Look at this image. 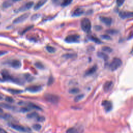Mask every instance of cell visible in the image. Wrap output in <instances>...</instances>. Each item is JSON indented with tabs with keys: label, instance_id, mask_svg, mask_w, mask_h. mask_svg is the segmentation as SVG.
Returning <instances> with one entry per match:
<instances>
[{
	"label": "cell",
	"instance_id": "6da1fadb",
	"mask_svg": "<svg viewBox=\"0 0 133 133\" xmlns=\"http://www.w3.org/2000/svg\"><path fill=\"white\" fill-rule=\"evenodd\" d=\"M81 26L83 31L86 33H89L91 31L92 26L91 21L89 19L84 18L82 19L81 21Z\"/></svg>",
	"mask_w": 133,
	"mask_h": 133
},
{
	"label": "cell",
	"instance_id": "7a4b0ae2",
	"mask_svg": "<svg viewBox=\"0 0 133 133\" xmlns=\"http://www.w3.org/2000/svg\"><path fill=\"white\" fill-rule=\"evenodd\" d=\"M122 65V61L120 59L115 58L113 59L112 62L110 64V70L111 71H115L117 70L120 67V66Z\"/></svg>",
	"mask_w": 133,
	"mask_h": 133
},
{
	"label": "cell",
	"instance_id": "3957f363",
	"mask_svg": "<svg viewBox=\"0 0 133 133\" xmlns=\"http://www.w3.org/2000/svg\"><path fill=\"white\" fill-rule=\"evenodd\" d=\"M9 126H11L13 129H15L17 131L21 132H31V129L29 128L23 126L22 125L16 124L15 123H9Z\"/></svg>",
	"mask_w": 133,
	"mask_h": 133
},
{
	"label": "cell",
	"instance_id": "277c9868",
	"mask_svg": "<svg viewBox=\"0 0 133 133\" xmlns=\"http://www.w3.org/2000/svg\"><path fill=\"white\" fill-rule=\"evenodd\" d=\"M44 98L47 101L53 104H56L58 103L59 97L54 94H46L44 95Z\"/></svg>",
	"mask_w": 133,
	"mask_h": 133
},
{
	"label": "cell",
	"instance_id": "5b68a950",
	"mask_svg": "<svg viewBox=\"0 0 133 133\" xmlns=\"http://www.w3.org/2000/svg\"><path fill=\"white\" fill-rule=\"evenodd\" d=\"M80 36L77 34L69 35L66 37L65 39V41L68 43H78L79 42Z\"/></svg>",
	"mask_w": 133,
	"mask_h": 133
},
{
	"label": "cell",
	"instance_id": "8992f818",
	"mask_svg": "<svg viewBox=\"0 0 133 133\" xmlns=\"http://www.w3.org/2000/svg\"><path fill=\"white\" fill-rule=\"evenodd\" d=\"M29 13H26L23 14V15L19 16L18 17L15 19L13 21V23L17 24V23H19L22 22L23 21H24L25 20L27 19L28 18V17H29Z\"/></svg>",
	"mask_w": 133,
	"mask_h": 133
},
{
	"label": "cell",
	"instance_id": "52a82bcc",
	"mask_svg": "<svg viewBox=\"0 0 133 133\" xmlns=\"http://www.w3.org/2000/svg\"><path fill=\"white\" fill-rule=\"evenodd\" d=\"M84 129L80 126H74L69 129L66 131V133H83Z\"/></svg>",
	"mask_w": 133,
	"mask_h": 133
},
{
	"label": "cell",
	"instance_id": "ba28073f",
	"mask_svg": "<svg viewBox=\"0 0 133 133\" xmlns=\"http://www.w3.org/2000/svg\"><path fill=\"white\" fill-rule=\"evenodd\" d=\"M102 105L107 112H109L112 108V104L111 102L108 100H104L102 103Z\"/></svg>",
	"mask_w": 133,
	"mask_h": 133
},
{
	"label": "cell",
	"instance_id": "9c48e42d",
	"mask_svg": "<svg viewBox=\"0 0 133 133\" xmlns=\"http://www.w3.org/2000/svg\"><path fill=\"white\" fill-rule=\"evenodd\" d=\"M99 19L102 22H103L104 24H105L107 26H110L112 22V18L108 17H103L101 16L99 17Z\"/></svg>",
	"mask_w": 133,
	"mask_h": 133
},
{
	"label": "cell",
	"instance_id": "30bf717a",
	"mask_svg": "<svg viewBox=\"0 0 133 133\" xmlns=\"http://www.w3.org/2000/svg\"><path fill=\"white\" fill-rule=\"evenodd\" d=\"M26 89L30 92H36L41 91L42 89V87L40 85H32V86L28 87Z\"/></svg>",
	"mask_w": 133,
	"mask_h": 133
},
{
	"label": "cell",
	"instance_id": "8fae6325",
	"mask_svg": "<svg viewBox=\"0 0 133 133\" xmlns=\"http://www.w3.org/2000/svg\"><path fill=\"white\" fill-rule=\"evenodd\" d=\"M119 16L122 19H126L132 18L133 13L130 11H121L119 13Z\"/></svg>",
	"mask_w": 133,
	"mask_h": 133
},
{
	"label": "cell",
	"instance_id": "7c38bea8",
	"mask_svg": "<svg viewBox=\"0 0 133 133\" xmlns=\"http://www.w3.org/2000/svg\"><path fill=\"white\" fill-rule=\"evenodd\" d=\"M33 2H29L25 4L24 5H23L22 7L18 9V11H23L28 10V9H30L32 7L33 5Z\"/></svg>",
	"mask_w": 133,
	"mask_h": 133
},
{
	"label": "cell",
	"instance_id": "4fadbf2b",
	"mask_svg": "<svg viewBox=\"0 0 133 133\" xmlns=\"http://www.w3.org/2000/svg\"><path fill=\"white\" fill-rule=\"evenodd\" d=\"M84 13V10L82 8H77L73 11L72 15L74 17H78L81 16Z\"/></svg>",
	"mask_w": 133,
	"mask_h": 133
},
{
	"label": "cell",
	"instance_id": "5bb4252c",
	"mask_svg": "<svg viewBox=\"0 0 133 133\" xmlns=\"http://www.w3.org/2000/svg\"><path fill=\"white\" fill-rule=\"evenodd\" d=\"M113 86V82L111 81L106 82L103 85V89L104 91L108 92L112 89Z\"/></svg>",
	"mask_w": 133,
	"mask_h": 133
},
{
	"label": "cell",
	"instance_id": "9a60e30c",
	"mask_svg": "<svg viewBox=\"0 0 133 133\" xmlns=\"http://www.w3.org/2000/svg\"><path fill=\"white\" fill-rule=\"evenodd\" d=\"M97 69V66L96 65H95L92 66V68L89 69V70H87L86 72H85V75L89 76L93 74L94 73L96 72Z\"/></svg>",
	"mask_w": 133,
	"mask_h": 133
},
{
	"label": "cell",
	"instance_id": "2e32d148",
	"mask_svg": "<svg viewBox=\"0 0 133 133\" xmlns=\"http://www.w3.org/2000/svg\"><path fill=\"white\" fill-rule=\"evenodd\" d=\"M47 1V0H40L38 1L37 3L35 4V5L34 7V10H37L42 7L45 4Z\"/></svg>",
	"mask_w": 133,
	"mask_h": 133
},
{
	"label": "cell",
	"instance_id": "e0dca14e",
	"mask_svg": "<svg viewBox=\"0 0 133 133\" xmlns=\"http://www.w3.org/2000/svg\"><path fill=\"white\" fill-rule=\"evenodd\" d=\"M24 104H26V106H27L28 108H30V109H35V110H42V109L40 107L37 106L36 104H35L33 103H25Z\"/></svg>",
	"mask_w": 133,
	"mask_h": 133
},
{
	"label": "cell",
	"instance_id": "ac0fdd59",
	"mask_svg": "<svg viewBox=\"0 0 133 133\" xmlns=\"http://www.w3.org/2000/svg\"><path fill=\"white\" fill-rule=\"evenodd\" d=\"M11 66L15 69H19L21 67V63L20 61L18 60H14L11 62Z\"/></svg>",
	"mask_w": 133,
	"mask_h": 133
},
{
	"label": "cell",
	"instance_id": "d6986e66",
	"mask_svg": "<svg viewBox=\"0 0 133 133\" xmlns=\"http://www.w3.org/2000/svg\"><path fill=\"white\" fill-rule=\"evenodd\" d=\"M0 107L5 109H8V110H14L15 109V107L7 103H0Z\"/></svg>",
	"mask_w": 133,
	"mask_h": 133
},
{
	"label": "cell",
	"instance_id": "ffe728a7",
	"mask_svg": "<svg viewBox=\"0 0 133 133\" xmlns=\"http://www.w3.org/2000/svg\"><path fill=\"white\" fill-rule=\"evenodd\" d=\"M97 56H98V57L103 59L104 60H107L109 58V57L105 53H103V52H98L97 53Z\"/></svg>",
	"mask_w": 133,
	"mask_h": 133
},
{
	"label": "cell",
	"instance_id": "44dd1931",
	"mask_svg": "<svg viewBox=\"0 0 133 133\" xmlns=\"http://www.w3.org/2000/svg\"><path fill=\"white\" fill-rule=\"evenodd\" d=\"M89 39L90 40H91V41H93L95 43H97V44H101L102 43V42L98 39V38H97V37H95L92 36V35H91V36H89Z\"/></svg>",
	"mask_w": 133,
	"mask_h": 133
},
{
	"label": "cell",
	"instance_id": "7402d4cb",
	"mask_svg": "<svg viewBox=\"0 0 133 133\" xmlns=\"http://www.w3.org/2000/svg\"><path fill=\"white\" fill-rule=\"evenodd\" d=\"M39 115V114L35 112H33L28 113L27 115V117L29 118H35V119H36Z\"/></svg>",
	"mask_w": 133,
	"mask_h": 133
},
{
	"label": "cell",
	"instance_id": "603a6c76",
	"mask_svg": "<svg viewBox=\"0 0 133 133\" xmlns=\"http://www.w3.org/2000/svg\"><path fill=\"white\" fill-rule=\"evenodd\" d=\"M8 92H9L13 94H20L22 92V91L19 89H7Z\"/></svg>",
	"mask_w": 133,
	"mask_h": 133
},
{
	"label": "cell",
	"instance_id": "cb8c5ba5",
	"mask_svg": "<svg viewBox=\"0 0 133 133\" xmlns=\"http://www.w3.org/2000/svg\"><path fill=\"white\" fill-rule=\"evenodd\" d=\"M11 117H12V116H11V115H9V114L8 113H2V114L0 115V118H3V119H4V120L9 119V118H11Z\"/></svg>",
	"mask_w": 133,
	"mask_h": 133
},
{
	"label": "cell",
	"instance_id": "d4e9b609",
	"mask_svg": "<svg viewBox=\"0 0 133 133\" xmlns=\"http://www.w3.org/2000/svg\"><path fill=\"white\" fill-rule=\"evenodd\" d=\"M72 0H63V2L61 4V6L63 7H66L70 5Z\"/></svg>",
	"mask_w": 133,
	"mask_h": 133
},
{
	"label": "cell",
	"instance_id": "484cf974",
	"mask_svg": "<svg viewBox=\"0 0 133 133\" xmlns=\"http://www.w3.org/2000/svg\"><path fill=\"white\" fill-rule=\"evenodd\" d=\"M46 49L47 52L50 53H54L56 52V49L54 47L51 46H47L46 47Z\"/></svg>",
	"mask_w": 133,
	"mask_h": 133
},
{
	"label": "cell",
	"instance_id": "4316f807",
	"mask_svg": "<svg viewBox=\"0 0 133 133\" xmlns=\"http://www.w3.org/2000/svg\"><path fill=\"white\" fill-rule=\"evenodd\" d=\"M102 50H103V51L104 52H106V53H110L112 51V49H111L110 47H108V46L103 47Z\"/></svg>",
	"mask_w": 133,
	"mask_h": 133
},
{
	"label": "cell",
	"instance_id": "83f0119b",
	"mask_svg": "<svg viewBox=\"0 0 133 133\" xmlns=\"http://www.w3.org/2000/svg\"><path fill=\"white\" fill-rule=\"evenodd\" d=\"M35 66L37 68L39 69H43L44 68V66H43V65L40 62H37L35 63Z\"/></svg>",
	"mask_w": 133,
	"mask_h": 133
},
{
	"label": "cell",
	"instance_id": "f1b7e54d",
	"mask_svg": "<svg viewBox=\"0 0 133 133\" xmlns=\"http://www.w3.org/2000/svg\"><path fill=\"white\" fill-rule=\"evenodd\" d=\"M80 91L79 89H77V88H73V89H70L69 90V92L71 94H77L78 92H79Z\"/></svg>",
	"mask_w": 133,
	"mask_h": 133
},
{
	"label": "cell",
	"instance_id": "f546056e",
	"mask_svg": "<svg viewBox=\"0 0 133 133\" xmlns=\"http://www.w3.org/2000/svg\"><path fill=\"white\" fill-rule=\"evenodd\" d=\"M5 100L6 102L9 103H13L14 102V99L12 98V97H9V96H6L5 98Z\"/></svg>",
	"mask_w": 133,
	"mask_h": 133
},
{
	"label": "cell",
	"instance_id": "4dcf8cb0",
	"mask_svg": "<svg viewBox=\"0 0 133 133\" xmlns=\"http://www.w3.org/2000/svg\"><path fill=\"white\" fill-rule=\"evenodd\" d=\"M25 77L26 79L27 80L28 82L32 81L33 79V78L32 77V76L30 74H25Z\"/></svg>",
	"mask_w": 133,
	"mask_h": 133
},
{
	"label": "cell",
	"instance_id": "1f68e13d",
	"mask_svg": "<svg viewBox=\"0 0 133 133\" xmlns=\"http://www.w3.org/2000/svg\"><path fill=\"white\" fill-rule=\"evenodd\" d=\"M32 127L35 130H40L41 129V126L39 124H35L33 125Z\"/></svg>",
	"mask_w": 133,
	"mask_h": 133
},
{
	"label": "cell",
	"instance_id": "d6a6232c",
	"mask_svg": "<svg viewBox=\"0 0 133 133\" xmlns=\"http://www.w3.org/2000/svg\"><path fill=\"white\" fill-rule=\"evenodd\" d=\"M83 97H84V95H83V94L79 95L75 97V98H74V101L76 102L79 101L83 98Z\"/></svg>",
	"mask_w": 133,
	"mask_h": 133
},
{
	"label": "cell",
	"instance_id": "836d02e7",
	"mask_svg": "<svg viewBox=\"0 0 133 133\" xmlns=\"http://www.w3.org/2000/svg\"><path fill=\"white\" fill-rule=\"evenodd\" d=\"M63 57H65L66 58H72L73 57H75V55L74 54H65L63 56Z\"/></svg>",
	"mask_w": 133,
	"mask_h": 133
},
{
	"label": "cell",
	"instance_id": "e575fe53",
	"mask_svg": "<svg viewBox=\"0 0 133 133\" xmlns=\"http://www.w3.org/2000/svg\"><path fill=\"white\" fill-rule=\"evenodd\" d=\"M45 118L43 116L39 115L36 118V120L38 121V122H44L45 121Z\"/></svg>",
	"mask_w": 133,
	"mask_h": 133
},
{
	"label": "cell",
	"instance_id": "d590c367",
	"mask_svg": "<svg viewBox=\"0 0 133 133\" xmlns=\"http://www.w3.org/2000/svg\"><path fill=\"white\" fill-rule=\"evenodd\" d=\"M31 110V109L29 108L28 107H23V108H21L20 109V111H21V112H29V111Z\"/></svg>",
	"mask_w": 133,
	"mask_h": 133
},
{
	"label": "cell",
	"instance_id": "8d00e7d4",
	"mask_svg": "<svg viewBox=\"0 0 133 133\" xmlns=\"http://www.w3.org/2000/svg\"><path fill=\"white\" fill-rule=\"evenodd\" d=\"M11 2L10 1H6L3 4V7H8L11 5Z\"/></svg>",
	"mask_w": 133,
	"mask_h": 133
},
{
	"label": "cell",
	"instance_id": "74e56055",
	"mask_svg": "<svg viewBox=\"0 0 133 133\" xmlns=\"http://www.w3.org/2000/svg\"><path fill=\"white\" fill-rule=\"evenodd\" d=\"M107 32L109 33V34H116V33H117V31L115 30H113V29H111V30H109L107 31Z\"/></svg>",
	"mask_w": 133,
	"mask_h": 133
},
{
	"label": "cell",
	"instance_id": "f35d334b",
	"mask_svg": "<svg viewBox=\"0 0 133 133\" xmlns=\"http://www.w3.org/2000/svg\"><path fill=\"white\" fill-rule=\"evenodd\" d=\"M125 0H116V3L118 6H121L124 3Z\"/></svg>",
	"mask_w": 133,
	"mask_h": 133
},
{
	"label": "cell",
	"instance_id": "ab89813d",
	"mask_svg": "<svg viewBox=\"0 0 133 133\" xmlns=\"http://www.w3.org/2000/svg\"><path fill=\"white\" fill-rule=\"evenodd\" d=\"M102 38L103 39H105L106 40H110L111 39V37L108 35H103L101 36Z\"/></svg>",
	"mask_w": 133,
	"mask_h": 133
},
{
	"label": "cell",
	"instance_id": "60d3db41",
	"mask_svg": "<svg viewBox=\"0 0 133 133\" xmlns=\"http://www.w3.org/2000/svg\"><path fill=\"white\" fill-rule=\"evenodd\" d=\"M53 81H54V79H53V78H52V77H50L49 79V80H48V85H51V84H52V83H53Z\"/></svg>",
	"mask_w": 133,
	"mask_h": 133
},
{
	"label": "cell",
	"instance_id": "b9f144b4",
	"mask_svg": "<svg viewBox=\"0 0 133 133\" xmlns=\"http://www.w3.org/2000/svg\"><path fill=\"white\" fill-rule=\"evenodd\" d=\"M32 27H33V26H30V27H29L28 28H27V29H26V30H23V31H22V33H21V34H24V33H25V32H27L28 30H30V29H31V28H32Z\"/></svg>",
	"mask_w": 133,
	"mask_h": 133
},
{
	"label": "cell",
	"instance_id": "7bdbcfd3",
	"mask_svg": "<svg viewBox=\"0 0 133 133\" xmlns=\"http://www.w3.org/2000/svg\"><path fill=\"white\" fill-rule=\"evenodd\" d=\"M7 53L6 52H4V51H0V56L2 55H4L5 54Z\"/></svg>",
	"mask_w": 133,
	"mask_h": 133
},
{
	"label": "cell",
	"instance_id": "ee69618b",
	"mask_svg": "<svg viewBox=\"0 0 133 133\" xmlns=\"http://www.w3.org/2000/svg\"><path fill=\"white\" fill-rule=\"evenodd\" d=\"M59 1V0H52V2H53L54 3H58V2Z\"/></svg>",
	"mask_w": 133,
	"mask_h": 133
},
{
	"label": "cell",
	"instance_id": "f6af8a7d",
	"mask_svg": "<svg viewBox=\"0 0 133 133\" xmlns=\"http://www.w3.org/2000/svg\"><path fill=\"white\" fill-rule=\"evenodd\" d=\"M4 131H5V130L2 129V128H1V127H0V133H2V132H3Z\"/></svg>",
	"mask_w": 133,
	"mask_h": 133
},
{
	"label": "cell",
	"instance_id": "bcb514c9",
	"mask_svg": "<svg viewBox=\"0 0 133 133\" xmlns=\"http://www.w3.org/2000/svg\"><path fill=\"white\" fill-rule=\"evenodd\" d=\"M3 112V110H2V109H1V108H0V113H2Z\"/></svg>",
	"mask_w": 133,
	"mask_h": 133
},
{
	"label": "cell",
	"instance_id": "7dc6e473",
	"mask_svg": "<svg viewBox=\"0 0 133 133\" xmlns=\"http://www.w3.org/2000/svg\"><path fill=\"white\" fill-rule=\"evenodd\" d=\"M19 1H21V0H13V2H18Z\"/></svg>",
	"mask_w": 133,
	"mask_h": 133
},
{
	"label": "cell",
	"instance_id": "c3c4849f",
	"mask_svg": "<svg viewBox=\"0 0 133 133\" xmlns=\"http://www.w3.org/2000/svg\"><path fill=\"white\" fill-rule=\"evenodd\" d=\"M2 99H3V97H2L1 95H0V100H2Z\"/></svg>",
	"mask_w": 133,
	"mask_h": 133
},
{
	"label": "cell",
	"instance_id": "681fc988",
	"mask_svg": "<svg viewBox=\"0 0 133 133\" xmlns=\"http://www.w3.org/2000/svg\"><path fill=\"white\" fill-rule=\"evenodd\" d=\"M8 133L7 132H6L5 130V131H4L3 132H2V133Z\"/></svg>",
	"mask_w": 133,
	"mask_h": 133
},
{
	"label": "cell",
	"instance_id": "f907efd6",
	"mask_svg": "<svg viewBox=\"0 0 133 133\" xmlns=\"http://www.w3.org/2000/svg\"><path fill=\"white\" fill-rule=\"evenodd\" d=\"M0 17H1V15H0Z\"/></svg>",
	"mask_w": 133,
	"mask_h": 133
}]
</instances>
